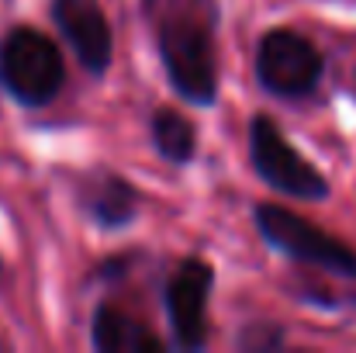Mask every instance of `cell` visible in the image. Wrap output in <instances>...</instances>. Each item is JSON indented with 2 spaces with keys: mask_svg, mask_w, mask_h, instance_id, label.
<instances>
[{
  "mask_svg": "<svg viewBox=\"0 0 356 353\" xmlns=\"http://www.w3.org/2000/svg\"><path fill=\"white\" fill-rule=\"evenodd\" d=\"M170 87L194 108L218 97V0H142Z\"/></svg>",
  "mask_w": 356,
  "mask_h": 353,
  "instance_id": "cell-1",
  "label": "cell"
},
{
  "mask_svg": "<svg viewBox=\"0 0 356 353\" xmlns=\"http://www.w3.org/2000/svg\"><path fill=\"white\" fill-rule=\"evenodd\" d=\"M66 84V63L59 45L31 28L17 24L0 38V91L21 108H45Z\"/></svg>",
  "mask_w": 356,
  "mask_h": 353,
  "instance_id": "cell-2",
  "label": "cell"
},
{
  "mask_svg": "<svg viewBox=\"0 0 356 353\" xmlns=\"http://www.w3.org/2000/svg\"><path fill=\"white\" fill-rule=\"evenodd\" d=\"M252 222L270 249H277L298 263L318 267L325 274H336V277H356V249L346 246L339 235L318 229L315 222H308L280 205H266V201L256 205Z\"/></svg>",
  "mask_w": 356,
  "mask_h": 353,
  "instance_id": "cell-3",
  "label": "cell"
},
{
  "mask_svg": "<svg viewBox=\"0 0 356 353\" xmlns=\"http://www.w3.org/2000/svg\"><path fill=\"white\" fill-rule=\"evenodd\" d=\"M249 159L256 177L298 201H325L329 180L284 139L280 125L266 115H256L249 121Z\"/></svg>",
  "mask_w": 356,
  "mask_h": 353,
  "instance_id": "cell-4",
  "label": "cell"
},
{
  "mask_svg": "<svg viewBox=\"0 0 356 353\" xmlns=\"http://www.w3.org/2000/svg\"><path fill=\"white\" fill-rule=\"evenodd\" d=\"M325 73L322 52L291 28H273L256 49V80L266 94L280 101H301L318 91Z\"/></svg>",
  "mask_w": 356,
  "mask_h": 353,
  "instance_id": "cell-5",
  "label": "cell"
},
{
  "mask_svg": "<svg viewBox=\"0 0 356 353\" xmlns=\"http://www.w3.org/2000/svg\"><path fill=\"white\" fill-rule=\"evenodd\" d=\"M211 284H215V270L201 256L180 260L177 270L166 281L163 301H166L173 340L184 350H201L208 343V295H211Z\"/></svg>",
  "mask_w": 356,
  "mask_h": 353,
  "instance_id": "cell-6",
  "label": "cell"
},
{
  "mask_svg": "<svg viewBox=\"0 0 356 353\" xmlns=\"http://www.w3.org/2000/svg\"><path fill=\"white\" fill-rule=\"evenodd\" d=\"M52 21L90 77H104L111 70L115 31L97 0H52Z\"/></svg>",
  "mask_w": 356,
  "mask_h": 353,
  "instance_id": "cell-7",
  "label": "cell"
},
{
  "mask_svg": "<svg viewBox=\"0 0 356 353\" xmlns=\"http://www.w3.org/2000/svg\"><path fill=\"white\" fill-rule=\"evenodd\" d=\"M80 205L101 229H121L138 212V191L111 170H94L80 180Z\"/></svg>",
  "mask_w": 356,
  "mask_h": 353,
  "instance_id": "cell-8",
  "label": "cell"
},
{
  "mask_svg": "<svg viewBox=\"0 0 356 353\" xmlns=\"http://www.w3.org/2000/svg\"><path fill=\"white\" fill-rule=\"evenodd\" d=\"M90 340L101 353H138V350H163V340L156 333H149L138 319H131L128 312H121L115 305H97L94 312V326H90Z\"/></svg>",
  "mask_w": 356,
  "mask_h": 353,
  "instance_id": "cell-9",
  "label": "cell"
},
{
  "mask_svg": "<svg viewBox=\"0 0 356 353\" xmlns=\"http://www.w3.org/2000/svg\"><path fill=\"white\" fill-rule=\"evenodd\" d=\"M149 128H152V146L159 149L163 159H170L177 166H184V163L194 159V152H197V128L180 111L159 108L152 115V121H149Z\"/></svg>",
  "mask_w": 356,
  "mask_h": 353,
  "instance_id": "cell-10",
  "label": "cell"
},
{
  "mask_svg": "<svg viewBox=\"0 0 356 353\" xmlns=\"http://www.w3.org/2000/svg\"><path fill=\"white\" fill-rule=\"evenodd\" d=\"M353 91H356V87H353Z\"/></svg>",
  "mask_w": 356,
  "mask_h": 353,
  "instance_id": "cell-11",
  "label": "cell"
}]
</instances>
